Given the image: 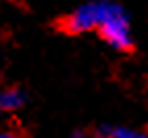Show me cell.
Segmentation results:
<instances>
[{
    "instance_id": "2",
    "label": "cell",
    "mask_w": 148,
    "mask_h": 138,
    "mask_svg": "<svg viewBox=\"0 0 148 138\" xmlns=\"http://www.w3.org/2000/svg\"><path fill=\"white\" fill-rule=\"evenodd\" d=\"M104 8H106V2L100 0V2H88V4H82L79 8H75L71 15H67L63 21H61V27L65 29L67 34H84V32H96L98 23L104 15Z\"/></svg>"
},
{
    "instance_id": "3",
    "label": "cell",
    "mask_w": 148,
    "mask_h": 138,
    "mask_svg": "<svg viewBox=\"0 0 148 138\" xmlns=\"http://www.w3.org/2000/svg\"><path fill=\"white\" fill-rule=\"evenodd\" d=\"M25 103V96L17 88H0V111H17Z\"/></svg>"
},
{
    "instance_id": "4",
    "label": "cell",
    "mask_w": 148,
    "mask_h": 138,
    "mask_svg": "<svg viewBox=\"0 0 148 138\" xmlns=\"http://www.w3.org/2000/svg\"><path fill=\"white\" fill-rule=\"evenodd\" d=\"M96 138H148L144 132L140 130H132V128H98L96 132Z\"/></svg>"
},
{
    "instance_id": "6",
    "label": "cell",
    "mask_w": 148,
    "mask_h": 138,
    "mask_svg": "<svg viewBox=\"0 0 148 138\" xmlns=\"http://www.w3.org/2000/svg\"><path fill=\"white\" fill-rule=\"evenodd\" d=\"M71 138H90V136H88L86 132H75V134H73Z\"/></svg>"
},
{
    "instance_id": "1",
    "label": "cell",
    "mask_w": 148,
    "mask_h": 138,
    "mask_svg": "<svg viewBox=\"0 0 148 138\" xmlns=\"http://www.w3.org/2000/svg\"><path fill=\"white\" fill-rule=\"evenodd\" d=\"M96 32L108 46L117 48V50H132L134 46L132 32H130V19H127L125 11L119 4L106 2L104 15L98 23Z\"/></svg>"
},
{
    "instance_id": "5",
    "label": "cell",
    "mask_w": 148,
    "mask_h": 138,
    "mask_svg": "<svg viewBox=\"0 0 148 138\" xmlns=\"http://www.w3.org/2000/svg\"><path fill=\"white\" fill-rule=\"evenodd\" d=\"M0 138H23L19 132H13V130H8V132H0Z\"/></svg>"
}]
</instances>
